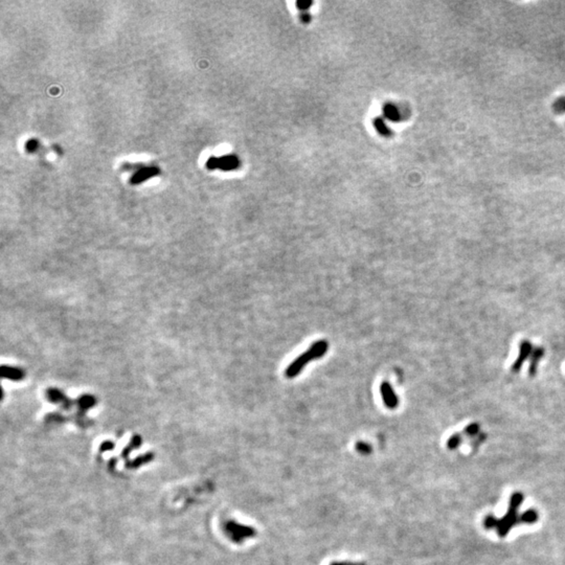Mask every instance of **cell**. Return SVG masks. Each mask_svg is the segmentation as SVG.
<instances>
[{"instance_id": "obj_7", "label": "cell", "mask_w": 565, "mask_h": 565, "mask_svg": "<svg viewBox=\"0 0 565 565\" xmlns=\"http://www.w3.org/2000/svg\"><path fill=\"white\" fill-rule=\"evenodd\" d=\"M356 450L361 454H369L372 452V446L366 442H357L356 443Z\"/></svg>"}, {"instance_id": "obj_1", "label": "cell", "mask_w": 565, "mask_h": 565, "mask_svg": "<svg viewBox=\"0 0 565 565\" xmlns=\"http://www.w3.org/2000/svg\"><path fill=\"white\" fill-rule=\"evenodd\" d=\"M329 348V343L326 340H318L314 342L310 349L307 350L301 356H298L286 369V376L288 378H294L300 374L303 368L313 359H317L324 356Z\"/></svg>"}, {"instance_id": "obj_9", "label": "cell", "mask_w": 565, "mask_h": 565, "mask_svg": "<svg viewBox=\"0 0 565 565\" xmlns=\"http://www.w3.org/2000/svg\"><path fill=\"white\" fill-rule=\"evenodd\" d=\"M554 108L556 110L565 112V98H560L559 100H557L554 104Z\"/></svg>"}, {"instance_id": "obj_8", "label": "cell", "mask_w": 565, "mask_h": 565, "mask_svg": "<svg viewBox=\"0 0 565 565\" xmlns=\"http://www.w3.org/2000/svg\"><path fill=\"white\" fill-rule=\"evenodd\" d=\"M485 527L487 529H493L496 527V518L493 517V516H487L485 518Z\"/></svg>"}, {"instance_id": "obj_2", "label": "cell", "mask_w": 565, "mask_h": 565, "mask_svg": "<svg viewBox=\"0 0 565 565\" xmlns=\"http://www.w3.org/2000/svg\"><path fill=\"white\" fill-rule=\"evenodd\" d=\"M522 500L523 496L521 493H514L510 499V508H508L505 517L499 520L496 519L497 533L500 537H505L513 526L519 523L517 508L520 507Z\"/></svg>"}, {"instance_id": "obj_3", "label": "cell", "mask_w": 565, "mask_h": 565, "mask_svg": "<svg viewBox=\"0 0 565 565\" xmlns=\"http://www.w3.org/2000/svg\"><path fill=\"white\" fill-rule=\"evenodd\" d=\"M226 529L231 539L238 543L244 541L247 538H254L256 535V531L253 527L242 526L236 522H229Z\"/></svg>"}, {"instance_id": "obj_10", "label": "cell", "mask_w": 565, "mask_h": 565, "mask_svg": "<svg viewBox=\"0 0 565 565\" xmlns=\"http://www.w3.org/2000/svg\"><path fill=\"white\" fill-rule=\"evenodd\" d=\"M331 565H366L365 562H349V561H345V562H333L331 563Z\"/></svg>"}, {"instance_id": "obj_4", "label": "cell", "mask_w": 565, "mask_h": 565, "mask_svg": "<svg viewBox=\"0 0 565 565\" xmlns=\"http://www.w3.org/2000/svg\"><path fill=\"white\" fill-rule=\"evenodd\" d=\"M380 392L384 404L386 407L394 409L398 406V397L396 396L394 390L389 382H383L380 387Z\"/></svg>"}, {"instance_id": "obj_6", "label": "cell", "mask_w": 565, "mask_h": 565, "mask_svg": "<svg viewBox=\"0 0 565 565\" xmlns=\"http://www.w3.org/2000/svg\"><path fill=\"white\" fill-rule=\"evenodd\" d=\"M538 519V513L535 510H530L523 513L519 517V523H534Z\"/></svg>"}, {"instance_id": "obj_5", "label": "cell", "mask_w": 565, "mask_h": 565, "mask_svg": "<svg viewBox=\"0 0 565 565\" xmlns=\"http://www.w3.org/2000/svg\"><path fill=\"white\" fill-rule=\"evenodd\" d=\"M1 376L3 378L10 379V380L18 381V380H21V379L23 378L24 373H23V370L20 368L11 367H2Z\"/></svg>"}]
</instances>
